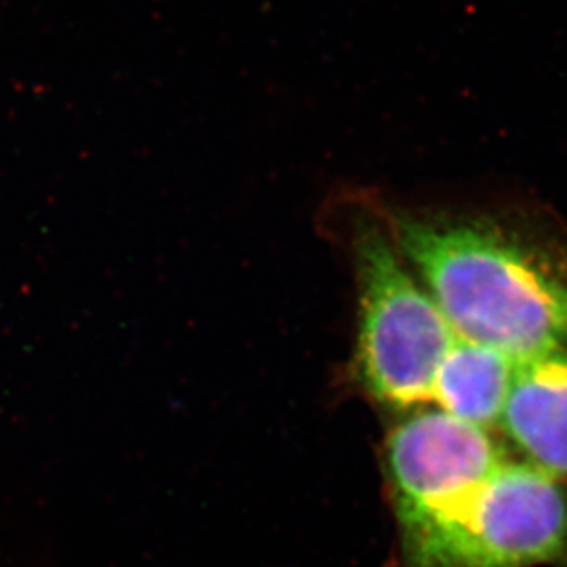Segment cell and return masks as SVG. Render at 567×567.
Returning a JSON list of instances; mask_svg holds the SVG:
<instances>
[{"mask_svg":"<svg viewBox=\"0 0 567 567\" xmlns=\"http://www.w3.org/2000/svg\"><path fill=\"white\" fill-rule=\"evenodd\" d=\"M393 241L461 340L567 354V256L488 220L396 215Z\"/></svg>","mask_w":567,"mask_h":567,"instance_id":"cell-1","label":"cell"},{"mask_svg":"<svg viewBox=\"0 0 567 567\" xmlns=\"http://www.w3.org/2000/svg\"><path fill=\"white\" fill-rule=\"evenodd\" d=\"M507 460L488 430L441 412L415 413L388 440L396 519L412 567H461L472 507Z\"/></svg>","mask_w":567,"mask_h":567,"instance_id":"cell-2","label":"cell"},{"mask_svg":"<svg viewBox=\"0 0 567 567\" xmlns=\"http://www.w3.org/2000/svg\"><path fill=\"white\" fill-rule=\"evenodd\" d=\"M354 262L360 287L357 359L365 390L399 410L432 402L435 375L457 334L393 237L371 220L354 230Z\"/></svg>","mask_w":567,"mask_h":567,"instance_id":"cell-3","label":"cell"},{"mask_svg":"<svg viewBox=\"0 0 567 567\" xmlns=\"http://www.w3.org/2000/svg\"><path fill=\"white\" fill-rule=\"evenodd\" d=\"M538 466L505 460L466 522L461 567H533L567 557V493Z\"/></svg>","mask_w":567,"mask_h":567,"instance_id":"cell-4","label":"cell"},{"mask_svg":"<svg viewBox=\"0 0 567 567\" xmlns=\"http://www.w3.org/2000/svg\"><path fill=\"white\" fill-rule=\"evenodd\" d=\"M499 426L527 463L567 477V354L518 362Z\"/></svg>","mask_w":567,"mask_h":567,"instance_id":"cell-5","label":"cell"},{"mask_svg":"<svg viewBox=\"0 0 567 567\" xmlns=\"http://www.w3.org/2000/svg\"><path fill=\"white\" fill-rule=\"evenodd\" d=\"M516 370L513 357L457 338L435 375L432 402L477 429L499 426Z\"/></svg>","mask_w":567,"mask_h":567,"instance_id":"cell-6","label":"cell"}]
</instances>
